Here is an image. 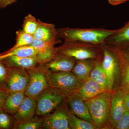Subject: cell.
<instances>
[{
	"label": "cell",
	"instance_id": "1",
	"mask_svg": "<svg viewBox=\"0 0 129 129\" xmlns=\"http://www.w3.org/2000/svg\"><path fill=\"white\" fill-rule=\"evenodd\" d=\"M117 30L101 29L63 28L57 29V36L65 41H76L92 45L105 43L107 39L117 32Z\"/></svg>",
	"mask_w": 129,
	"mask_h": 129
},
{
	"label": "cell",
	"instance_id": "2",
	"mask_svg": "<svg viewBox=\"0 0 129 129\" xmlns=\"http://www.w3.org/2000/svg\"><path fill=\"white\" fill-rule=\"evenodd\" d=\"M114 91L109 90L86 101L90 115L96 128H101L108 122L111 98Z\"/></svg>",
	"mask_w": 129,
	"mask_h": 129
},
{
	"label": "cell",
	"instance_id": "3",
	"mask_svg": "<svg viewBox=\"0 0 129 129\" xmlns=\"http://www.w3.org/2000/svg\"><path fill=\"white\" fill-rule=\"evenodd\" d=\"M68 98V96L61 91L49 87L37 98L36 114L45 117L65 103Z\"/></svg>",
	"mask_w": 129,
	"mask_h": 129
},
{
	"label": "cell",
	"instance_id": "4",
	"mask_svg": "<svg viewBox=\"0 0 129 129\" xmlns=\"http://www.w3.org/2000/svg\"><path fill=\"white\" fill-rule=\"evenodd\" d=\"M95 45L79 42L65 41L62 45L58 47L57 53L78 61L95 59L98 57Z\"/></svg>",
	"mask_w": 129,
	"mask_h": 129
},
{
	"label": "cell",
	"instance_id": "5",
	"mask_svg": "<svg viewBox=\"0 0 129 129\" xmlns=\"http://www.w3.org/2000/svg\"><path fill=\"white\" fill-rule=\"evenodd\" d=\"M47 75L50 87L61 91L68 97L76 92L82 84L72 72L47 71Z\"/></svg>",
	"mask_w": 129,
	"mask_h": 129
},
{
	"label": "cell",
	"instance_id": "6",
	"mask_svg": "<svg viewBox=\"0 0 129 129\" xmlns=\"http://www.w3.org/2000/svg\"><path fill=\"white\" fill-rule=\"evenodd\" d=\"M27 70L30 79L25 91V95L37 99L40 94L50 87L47 75V71L44 65L41 64Z\"/></svg>",
	"mask_w": 129,
	"mask_h": 129
},
{
	"label": "cell",
	"instance_id": "7",
	"mask_svg": "<svg viewBox=\"0 0 129 129\" xmlns=\"http://www.w3.org/2000/svg\"><path fill=\"white\" fill-rule=\"evenodd\" d=\"M70 113L67 103H64L44 117L42 128L71 129L69 121Z\"/></svg>",
	"mask_w": 129,
	"mask_h": 129
},
{
	"label": "cell",
	"instance_id": "8",
	"mask_svg": "<svg viewBox=\"0 0 129 129\" xmlns=\"http://www.w3.org/2000/svg\"><path fill=\"white\" fill-rule=\"evenodd\" d=\"M107 48L103 49V60L101 62L102 67L106 74L109 85L113 90L119 73L120 64L115 52Z\"/></svg>",
	"mask_w": 129,
	"mask_h": 129
},
{
	"label": "cell",
	"instance_id": "9",
	"mask_svg": "<svg viewBox=\"0 0 129 129\" xmlns=\"http://www.w3.org/2000/svg\"><path fill=\"white\" fill-rule=\"evenodd\" d=\"M29 79V74L27 70L11 68L6 82L5 89L8 92L25 91Z\"/></svg>",
	"mask_w": 129,
	"mask_h": 129
},
{
	"label": "cell",
	"instance_id": "10",
	"mask_svg": "<svg viewBox=\"0 0 129 129\" xmlns=\"http://www.w3.org/2000/svg\"><path fill=\"white\" fill-rule=\"evenodd\" d=\"M125 94V92L122 89L113 93L108 119L109 124L111 128H114L124 113Z\"/></svg>",
	"mask_w": 129,
	"mask_h": 129
},
{
	"label": "cell",
	"instance_id": "11",
	"mask_svg": "<svg viewBox=\"0 0 129 129\" xmlns=\"http://www.w3.org/2000/svg\"><path fill=\"white\" fill-rule=\"evenodd\" d=\"M56 41H45L34 39L32 46L36 52L38 62L41 65H45L53 59L57 55Z\"/></svg>",
	"mask_w": 129,
	"mask_h": 129
},
{
	"label": "cell",
	"instance_id": "12",
	"mask_svg": "<svg viewBox=\"0 0 129 129\" xmlns=\"http://www.w3.org/2000/svg\"><path fill=\"white\" fill-rule=\"evenodd\" d=\"M67 103L70 112L83 120L93 123L86 102L73 94L68 97Z\"/></svg>",
	"mask_w": 129,
	"mask_h": 129
},
{
	"label": "cell",
	"instance_id": "13",
	"mask_svg": "<svg viewBox=\"0 0 129 129\" xmlns=\"http://www.w3.org/2000/svg\"><path fill=\"white\" fill-rule=\"evenodd\" d=\"M75 60L68 56L57 54L44 66L48 72H71L76 62Z\"/></svg>",
	"mask_w": 129,
	"mask_h": 129
},
{
	"label": "cell",
	"instance_id": "14",
	"mask_svg": "<svg viewBox=\"0 0 129 129\" xmlns=\"http://www.w3.org/2000/svg\"><path fill=\"white\" fill-rule=\"evenodd\" d=\"M107 90L89 78L82 83L74 94L85 101L98 95Z\"/></svg>",
	"mask_w": 129,
	"mask_h": 129
},
{
	"label": "cell",
	"instance_id": "15",
	"mask_svg": "<svg viewBox=\"0 0 129 129\" xmlns=\"http://www.w3.org/2000/svg\"><path fill=\"white\" fill-rule=\"evenodd\" d=\"M11 68L28 69L40 64L37 56L27 57L10 56L0 60Z\"/></svg>",
	"mask_w": 129,
	"mask_h": 129
},
{
	"label": "cell",
	"instance_id": "16",
	"mask_svg": "<svg viewBox=\"0 0 129 129\" xmlns=\"http://www.w3.org/2000/svg\"><path fill=\"white\" fill-rule=\"evenodd\" d=\"M37 107V99L25 96L18 111L13 115L16 120H24L34 117Z\"/></svg>",
	"mask_w": 129,
	"mask_h": 129
},
{
	"label": "cell",
	"instance_id": "17",
	"mask_svg": "<svg viewBox=\"0 0 129 129\" xmlns=\"http://www.w3.org/2000/svg\"><path fill=\"white\" fill-rule=\"evenodd\" d=\"M25 96L24 91L8 92L2 108L6 112L13 116L18 111Z\"/></svg>",
	"mask_w": 129,
	"mask_h": 129
},
{
	"label": "cell",
	"instance_id": "18",
	"mask_svg": "<svg viewBox=\"0 0 129 129\" xmlns=\"http://www.w3.org/2000/svg\"><path fill=\"white\" fill-rule=\"evenodd\" d=\"M95 59L78 60L76 62L72 72L81 83L90 78V74L97 62Z\"/></svg>",
	"mask_w": 129,
	"mask_h": 129
},
{
	"label": "cell",
	"instance_id": "19",
	"mask_svg": "<svg viewBox=\"0 0 129 129\" xmlns=\"http://www.w3.org/2000/svg\"><path fill=\"white\" fill-rule=\"evenodd\" d=\"M38 27L33 35L35 39L45 41H56L57 29L52 24L47 23L38 19Z\"/></svg>",
	"mask_w": 129,
	"mask_h": 129
},
{
	"label": "cell",
	"instance_id": "20",
	"mask_svg": "<svg viewBox=\"0 0 129 129\" xmlns=\"http://www.w3.org/2000/svg\"><path fill=\"white\" fill-rule=\"evenodd\" d=\"M105 42L122 48L129 45V22L118 32L108 37Z\"/></svg>",
	"mask_w": 129,
	"mask_h": 129
},
{
	"label": "cell",
	"instance_id": "21",
	"mask_svg": "<svg viewBox=\"0 0 129 129\" xmlns=\"http://www.w3.org/2000/svg\"><path fill=\"white\" fill-rule=\"evenodd\" d=\"M117 56L122 72V89L125 91H129V62L125 59L120 48L113 49Z\"/></svg>",
	"mask_w": 129,
	"mask_h": 129
},
{
	"label": "cell",
	"instance_id": "22",
	"mask_svg": "<svg viewBox=\"0 0 129 129\" xmlns=\"http://www.w3.org/2000/svg\"><path fill=\"white\" fill-rule=\"evenodd\" d=\"M90 78L106 89L111 90L107 78L102 67L101 62L96 63L91 72Z\"/></svg>",
	"mask_w": 129,
	"mask_h": 129
},
{
	"label": "cell",
	"instance_id": "23",
	"mask_svg": "<svg viewBox=\"0 0 129 129\" xmlns=\"http://www.w3.org/2000/svg\"><path fill=\"white\" fill-rule=\"evenodd\" d=\"M44 117H34L24 120H16L13 129H38L42 128Z\"/></svg>",
	"mask_w": 129,
	"mask_h": 129
},
{
	"label": "cell",
	"instance_id": "24",
	"mask_svg": "<svg viewBox=\"0 0 129 129\" xmlns=\"http://www.w3.org/2000/svg\"><path fill=\"white\" fill-rule=\"evenodd\" d=\"M36 51L32 46H27L10 49L4 53L0 54V60L10 56L27 57L36 55Z\"/></svg>",
	"mask_w": 129,
	"mask_h": 129
},
{
	"label": "cell",
	"instance_id": "25",
	"mask_svg": "<svg viewBox=\"0 0 129 129\" xmlns=\"http://www.w3.org/2000/svg\"><path fill=\"white\" fill-rule=\"evenodd\" d=\"M69 121L71 129H96V127L93 123L83 120L71 112L70 114Z\"/></svg>",
	"mask_w": 129,
	"mask_h": 129
},
{
	"label": "cell",
	"instance_id": "26",
	"mask_svg": "<svg viewBox=\"0 0 129 129\" xmlns=\"http://www.w3.org/2000/svg\"><path fill=\"white\" fill-rule=\"evenodd\" d=\"M34 39L33 35L27 34L22 30H19L17 32L16 44L10 49L31 45Z\"/></svg>",
	"mask_w": 129,
	"mask_h": 129
},
{
	"label": "cell",
	"instance_id": "27",
	"mask_svg": "<svg viewBox=\"0 0 129 129\" xmlns=\"http://www.w3.org/2000/svg\"><path fill=\"white\" fill-rule=\"evenodd\" d=\"M38 20L31 14H28L24 20L23 29L24 32L33 35L38 27Z\"/></svg>",
	"mask_w": 129,
	"mask_h": 129
},
{
	"label": "cell",
	"instance_id": "28",
	"mask_svg": "<svg viewBox=\"0 0 129 129\" xmlns=\"http://www.w3.org/2000/svg\"><path fill=\"white\" fill-rule=\"evenodd\" d=\"M15 122L13 116L0 108V129H13Z\"/></svg>",
	"mask_w": 129,
	"mask_h": 129
},
{
	"label": "cell",
	"instance_id": "29",
	"mask_svg": "<svg viewBox=\"0 0 129 129\" xmlns=\"http://www.w3.org/2000/svg\"><path fill=\"white\" fill-rule=\"evenodd\" d=\"M11 68L0 60V87L5 89L6 82Z\"/></svg>",
	"mask_w": 129,
	"mask_h": 129
},
{
	"label": "cell",
	"instance_id": "30",
	"mask_svg": "<svg viewBox=\"0 0 129 129\" xmlns=\"http://www.w3.org/2000/svg\"><path fill=\"white\" fill-rule=\"evenodd\" d=\"M114 129H129V110L125 109L121 119L115 125Z\"/></svg>",
	"mask_w": 129,
	"mask_h": 129
},
{
	"label": "cell",
	"instance_id": "31",
	"mask_svg": "<svg viewBox=\"0 0 129 129\" xmlns=\"http://www.w3.org/2000/svg\"><path fill=\"white\" fill-rule=\"evenodd\" d=\"M8 93V92L6 90L0 87V108H2L4 101Z\"/></svg>",
	"mask_w": 129,
	"mask_h": 129
},
{
	"label": "cell",
	"instance_id": "32",
	"mask_svg": "<svg viewBox=\"0 0 129 129\" xmlns=\"http://www.w3.org/2000/svg\"><path fill=\"white\" fill-rule=\"evenodd\" d=\"M120 49L124 57L129 62V45L124 47Z\"/></svg>",
	"mask_w": 129,
	"mask_h": 129
},
{
	"label": "cell",
	"instance_id": "33",
	"mask_svg": "<svg viewBox=\"0 0 129 129\" xmlns=\"http://www.w3.org/2000/svg\"><path fill=\"white\" fill-rule=\"evenodd\" d=\"M125 92L124 96V104L125 109L129 110V91Z\"/></svg>",
	"mask_w": 129,
	"mask_h": 129
},
{
	"label": "cell",
	"instance_id": "34",
	"mask_svg": "<svg viewBox=\"0 0 129 129\" xmlns=\"http://www.w3.org/2000/svg\"><path fill=\"white\" fill-rule=\"evenodd\" d=\"M128 0H108V2L112 5H117L122 4Z\"/></svg>",
	"mask_w": 129,
	"mask_h": 129
},
{
	"label": "cell",
	"instance_id": "35",
	"mask_svg": "<svg viewBox=\"0 0 129 129\" xmlns=\"http://www.w3.org/2000/svg\"><path fill=\"white\" fill-rule=\"evenodd\" d=\"M16 1V0H0V1L2 3L5 7L14 3Z\"/></svg>",
	"mask_w": 129,
	"mask_h": 129
},
{
	"label": "cell",
	"instance_id": "36",
	"mask_svg": "<svg viewBox=\"0 0 129 129\" xmlns=\"http://www.w3.org/2000/svg\"><path fill=\"white\" fill-rule=\"evenodd\" d=\"M5 7V6L2 4V3L0 1V8H3Z\"/></svg>",
	"mask_w": 129,
	"mask_h": 129
}]
</instances>
